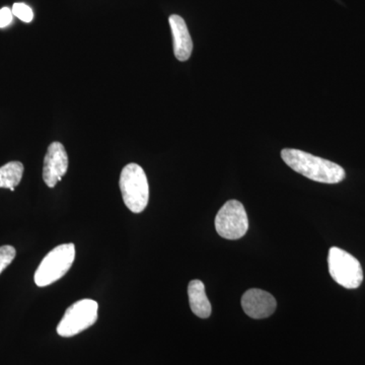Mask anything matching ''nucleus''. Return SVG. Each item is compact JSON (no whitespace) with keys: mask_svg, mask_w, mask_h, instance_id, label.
I'll return each mask as SVG.
<instances>
[{"mask_svg":"<svg viewBox=\"0 0 365 365\" xmlns=\"http://www.w3.org/2000/svg\"><path fill=\"white\" fill-rule=\"evenodd\" d=\"M281 158L290 169L312 181L338 184L345 179V170L341 165L306 151L285 148L281 151Z\"/></svg>","mask_w":365,"mask_h":365,"instance_id":"obj_1","label":"nucleus"},{"mask_svg":"<svg viewBox=\"0 0 365 365\" xmlns=\"http://www.w3.org/2000/svg\"><path fill=\"white\" fill-rule=\"evenodd\" d=\"M120 190L126 207L133 213H141L148 207L150 186L143 168L129 163L120 175Z\"/></svg>","mask_w":365,"mask_h":365,"instance_id":"obj_2","label":"nucleus"},{"mask_svg":"<svg viewBox=\"0 0 365 365\" xmlns=\"http://www.w3.org/2000/svg\"><path fill=\"white\" fill-rule=\"evenodd\" d=\"M76 247L73 244H63L48 253L41 262L35 273L36 284L39 287H48L61 279L73 264Z\"/></svg>","mask_w":365,"mask_h":365,"instance_id":"obj_3","label":"nucleus"},{"mask_svg":"<svg viewBox=\"0 0 365 365\" xmlns=\"http://www.w3.org/2000/svg\"><path fill=\"white\" fill-rule=\"evenodd\" d=\"M329 272L338 284L355 289L364 281V271L359 261L344 250L333 247L329 251Z\"/></svg>","mask_w":365,"mask_h":365,"instance_id":"obj_4","label":"nucleus"},{"mask_svg":"<svg viewBox=\"0 0 365 365\" xmlns=\"http://www.w3.org/2000/svg\"><path fill=\"white\" fill-rule=\"evenodd\" d=\"M98 304L96 300H78L69 307L57 327V333L61 337H73L90 328L98 319Z\"/></svg>","mask_w":365,"mask_h":365,"instance_id":"obj_5","label":"nucleus"},{"mask_svg":"<svg viewBox=\"0 0 365 365\" xmlns=\"http://www.w3.org/2000/svg\"><path fill=\"white\" fill-rule=\"evenodd\" d=\"M215 230L223 239L239 240L249 230L246 209L240 201L230 200L218 211L215 217Z\"/></svg>","mask_w":365,"mask_h":365,"instance_id":"obj_6","label":"nucleus"},{"mask_svg":"<svg viewBox=\"0 0 365 365\" xmlns=\"http://www.w3.org/2000/svg\"><path fill=\"white\" fill-rule=\"evenodd\" d=\"M68 170V155L60 143H53L48 148L43 167V180L49 188H54Z\"/></svg>","mask_w":365,"mask_h":365,"instance_id":"obj_7","label":"nucleus"},{"mask_svg":"<svg viewBox=\"0 0 365 365\" xmlns=\"http://www.w3.org/2000/svg\"><path fill=\"white\" fill-rule=\"evenodd\" d=\"M242 307L250 318L261 319L269 318L274 314L277 302L275 297L269 292L252 288L242 295Z\"/></svg>","mask_w":365,"mask_h":365,"instance_id":"obj_8","label":"nucleus"},{"mask_svg":"<svg viewBox=\"0 0 365 365\" xmlns=\"http://www.w3.org/2000/svg\"><path fill=\"white\" fill-rule=\"evenodd\" d=\"M169 23L172 30L175 57L179 61H187L193 51V42L186 21L182 16L172 14L169 18Z\"/></svg>","mask_w":365,"mask_h":365,"instance_id":"obj_9","label":"nucleus"},{"mask_svg":"<svg viewBox=\"0 0 365 365\" xmlns=\"http://www.w3.org/2000/svg\"><path fill=\"white\" fill-rule=\"evenodd\" d=\"M190 307L198 318L207 319L212 313L210 302L206 295L205 285L202 281L192 280L188 285Z\"/></svg>","mask_w":365,"mask_h":365,"instance_id":"obj_10","label":"nucleus"},{"mask_svg":"<svg viewBox=\"0 0 365 365\" xmlns=\"http://www.w3.org/2000/svg\"><path fill=\"white\" fill-rule=\"evenodd\" d=\"M24 175V165L20 162L7 163L0 168V188L11 189L18 186Z\"/></svg>","mask_w":365,"mask_h":365,"instance_id":"obj_11","label":"nucleus"},{"mask_svg":"<svg viewBox=\"0 0 365 365\" xmlns=\"http://www.w3.org/2000/svg\"><path fill=\"white\" fill-rule=\"evenodd\" d=\"M16 249L13 246L6 245V246L0 247V274L11 265V262L16 258Z\"/></svg>","mask_w":365,"mask_h":365,"instance_id":"obj_12","label":"nucleus"},{"mask_svg":"<svg viewBox=\"0 0 365 365\" xmlns=\"http://www.w3.org/2000/svg\"><path fill=\"white\" fill-rule=\"evenodd\" d=\"M11 11H13L14 16L20 19L21 21H25V23H31L33 21L34 13L32 9L25 4H20V2L14 4Z\"/></svg>","mask_w":365,"mask_h":365,"instance_id":"obj_13","label":"nucleus"},{"mask_svg":"<svg viewBox=\"0 0 365 365\" xmlns=\"http://www.w3.org/2000/svg\"><path fill=\"white\" fill-rule=\"evenodd\" d=\"M13 19V11L9 7H2L0 9V29L6 28L7 26L11 25Z\"/></svg>","mask_w":365,"mask_h":365,"instance_id":"obj_14","label":"nucleus"}]
</instances>
